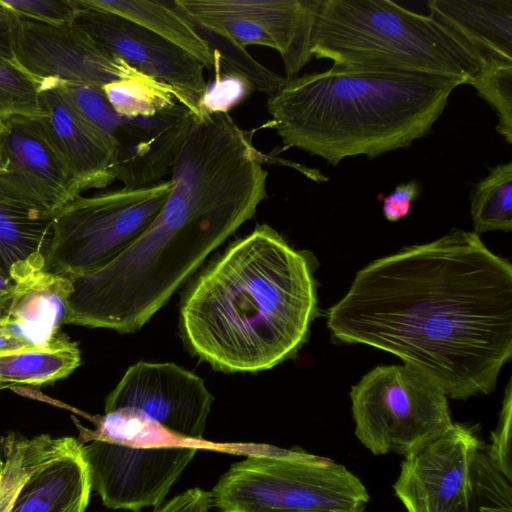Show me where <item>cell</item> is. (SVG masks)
Masks as SVG:
<instances>
[{"label":"cell","instance_id":"d6986e66","mask_svg":"<svg viewBox=\"0 0 512 512\" xmlns=\"http://www.w3.org/2000/svg\"><path fill=\"white\" fill-rule=\"evenodd\" d=\"M54 217L41 216L0 191V274L22 284L43 271L53 239Z\"/></svg>","mask_w":512,"mask_h":512},{"label":"cell","instance_id":"2e32d148","mask_svg":"<svg viewBox=\"0 0 512 512\" xmlns=\"http://www.w3.org/2000/svg\"><path fill=\"white\" fill-rule=\"evenodd\" d=\"M45 120L64 153L81 192L116 180L114 139L85 118L58 86H40Z\"/></svg>","mask_w":512,"mask_h":512},{"label":"cell","instance_id":"5bb4252c","mask_svg":"<svg viewBox=\"0 0 512 512\" xmlns=\"http://www.w3.org/2000/svg\"><path fill=\"white\" fill-rule=\"evenodd\" d=\"M73 24L98 46L139 72L181 92L197 109L206 88L204 66L156 33L117 14L77 0ZM199 113V112H198Z\"/></svg>","mask_w":512,"mask_h":512},{"label":"cell","instance_id":"30bf717a","mask_svg":"<svg viewBox=\"0 0 512 512\" xmlns=\"http://www.w3.org/2000/svg\"><path fill=\"white\" fill-rule=\"evenodd\" d=\"M0 191L48 217L81 194L45 117L0 119Z\"/></svg>","mask_w":512,"mask_h":512},{"label":"cell","instance_id":"7c38bea8","mask_svg":"<svg viewBox=\"0 0 512 512\" xmlns=\"http://www.w3.org/2000/svg\"><path fill=\"white\" fill-rule=\"evenodd\" d=\"M197 450L193 447L142 448L104 441L82 445L91 487L104 505L135 512L160 506Z\"/></svg>","mask_w":512,"mask_h":512},{"label":"cell","instance_id":"ab89813d","mask_svg":"<svg viewBox=\"0 0 512 512\" xmlns=\"http://www.w3.org/2000/svg\"><path fill=\"white\" fill-rule=\"evenodd\" d=\"M3 467H4V461H3L2 455L0 453V477H1V474H2V471H3Z\"/></svg>","mask_w":512,"mask_h":512},{"label":"cell","instance_id":"4316f807","mask_svg":"<svg viewBox=\"0 0 512 512\" xmlns=\"http://www.w3.org/2000/svg\"><path fill=\"white\" fill-rule=\"evenodd\" d=\"M449 512H512V486L490 461L485 447L472 466L470 488Z\"/></svg>","mask_w":512,"mask_h":512},{"label":"cell","instance_id":"3957f363","mask_svg":"<svg viewBox=\"0 0 512 512\" xmlns=\"http://www.w3.org/2000/svg\"><path fill=\"white\" fill-rule=\"evenodd\" d=\"M315 259L258 225L188 290L181 327L189 349L223 372H260L294 357L319 314Z\"/></svg>","mask_w":512,"mask_h":512},{"label":"cell","instance_id":"ba28073f","mask_svg":"<svg viewBox=\"0 0 512 512\" xmlns=\"http://www.w3.org/2000/svg\"><path fill=\"white\" fill-rule=\"evenodd\" d=\"M357 439L374 455L404 457L453 424L448 397L406 365L377 366L351 388Z\"/></svg>","mask_w":512,"mask_h":512},{"label":"cell","instance_id":"e0dca14e","mask_svg":"<svg viewBox=\"0 0 512 512\" xmlns=\"http://www.w3.org/2000/svg\"><path fill=\"white\" fill-rule=\"evenodd\" d=\"M92 487L77 439L37 467L21 487L11 512H85Z\"/></svg>","mask_w":512,"mask_h":512},{"label":"cell","instance_id":"603a6c76","mask_svg":"<svg viewBox=\"0 0 512 512\" xmlns=\"http://www.w3.org/2000/svg\"><path fill=\"white\" fill-rule=\"evenodd\" d=\"M72 291L70 279L40 271L17 285L5 315L39 328L51 337L65 322L67 302Z\"/></svg>","mask_w":512,"mask_h":512},{"label":"cell","instance_id":"e575fe53","mask_svg":"<svg viewBox=\"0 0 512 512\" xmlns=\"http://www.w3.org/2000/svg\"><path fill=\"white\" fill-rule=\"evenodd\" d=\"M420 193V185L416 181L399 184L395 190L383 198V214L388 221L396 222L406 217L412 202Z\"/></svg>","mask_w":512,"mask_h":512},{"label":"cell","instance_id":"44dd1931","mask_svg":"<svg viewBox=\"0 0 512 512\" xmlns=\"http://www.w3.org/2000/svg\"><path fill=\"white\" fill-rule=\"evenodd\" d=\"M80 363L78 343L58 333L46 344L1 353L0 390L53 383L70 375Z\"/></svg>","mask_w":512,"mask_h":512},{"label":"cell","instance_id":"9c48e42d","mask_svg":"<svg viewBox=\"0 0 512 512\" xmlns=\"http://www.w3.org/2000/svg\"><path fill=\"white\" fill-rule=\"evenodd\" d=\"M322 0H174L188 19L242 47L276 50L286 79L313 58L312 34Z\"/></svg>","mask_w":512,"mask_h":512},{"label":"cell","instance_id":"cb8c5ba5","mask_svg":"<svg viewBox=\"0 0 512 512\" xmlns=\"http://www.w3.org/2000/svg\"><path fill=\"white\" fill-rule=\"evenodd\" d=\"M67 438H53L48 434L27 438L15 432L0 436V447L5 458L0 477V512H11L28 477L60 451Z\"/></svg>","mask_w":512,"mask_h":512},{"label":"cell","instance_id":"9a60e30c","mask_svg":"<svg viewBox=\"0 0 512 512\" xmlns=\"http://www.w3.org/2000/svg\"><path fill=\"white\" fill-rule=\"evenodd\" d=\"M483 448L472 426L453 423L404 457L393 485L396 497L407 512H449L466 496L474 460Z\"/></svg>","mask_w":512,"mask_h":512},{"label":"cell","instance_id":"5b68a950","mask_svg":"<svg viewBox=\"0 0 512 512\" xmlns=\"http://www.w3.org/2000/svg\"><path fill=\"white\" fill-rule=\"evenodd\" d=\"M311 53L337 71L430 74L465 84L485 65L450 28L389 0H322Z\"/></svg>","mask_w":512,"mask_h":512},{"label":"cell","instance_id":"7402d4cb","mask_svg":"<svg viewBox=\"0 0 512 512\" xmlns=\"http://www.w3.org/2000/svg\"><path fill=\"white\" fill-rule=\"evenodd\" d=\"M95 429L77 424L80 444L104 441L142 448L193 447L233 453L232 444H215L205 440L180 437L160 424L132 410H117L95 417Z\"/></svg>","mask_w":512,"mask_h":512},{"label":"cell","instance_id":"4dcf8cb0","mask_svg":"<svg viewBox=\"0 0 512 512\" xmlns=\"http://www.w3.org/2000/svg\"><path fill=\"white\" fill-rule=\"evenodd\" d=\"M213 80L206 85L197 102L200 117L228 114V111L243 101L254 88L242 74L228 69L213 59Z\"/></svg>","mask_w":512,"mask_h":512},{"label":"cell","instance_id":"52a82bcc","mask_svg":"<svg viewBox=\"0 0 512 512\" xmlns=\"http://www.w3.org/2000/svg\"><path fill=\"white\" fill-rule=\"evenodd\" d=\"M171 181L79 195L54 216L43 271L68 279L101 270L127 251L152 225Z\"/></svg>","mask_w":512,"mask_h":512},{"label":"cell","instance_id":"4fadbf2b","mask_svg":"<svg viewBox=\"0 0 512 512\" xmlns=\"http://www.w3.org/2000/svg\"><path fill=\"white\" fill-rule=\"evenodd\" d=\"M212 402L198 375L175 363L139 361L108 395L105 413L132 410L180 437L201 441Z\"/></svg>","mask_w":512,"mask_h":512},{"label":"cell","instance_id":"ac0fdd59","mask_svg":"<svg viewBox=\"0 0 512 512\" xmlns=\"http://www.w3.org/2000/svg\"><path fill=\"white\" fill-rule=\"evenodd\" d=\"M429 14L482 58L512 63V0H429Z\"/></svg>","mask_w":512,"mask_h":512},{"label":"cell","instance_id":"8992f818","mask_svg":"<svg viewBox=\"0 0 512 512\" xmlns=\"http://www.w3.org/2000/svg\"><path fill=\"white\" fill-rule=\"evenodd\" d=\"M210 494L219 512L348 510L370 500L362 481L344 465L277 447L232 464Z\"/></svg>","mask_w":512,"mask_h":512},{"label":"cell","instance_id":"836d02e7","mask_svg":"<svg viewBox=\"0 0 512 512\" xmlns=\"http://www.w3.org/2000/svg\"><path fill=\"white\" fill-rule=\"evenodd\" d=\"M54 337L10 315L0 316V354L46 344Z\"/></svg>","mask_w":512,"mask_h":512},{"label":"cell","instance_id":"484cf974","mask_svg":"<svg viewBox=\"0 0 512 512\" xmlns=\"http://www.w3.org/2000/svg\"><path fill=\"white\" fill-rule=\"evenodd\" d=\"M474 233L512 230V162L489 169L471 194Z\"/></svg>","mask_w":512,"mask_h":512},{"label":"cell","instance_id":"83f0119b","mask_svg":"<svg viewBox=\"0 0 512 512\" xmlns=\"http://www.w3.org/2000/svg\"><path fill=\"white\" fill-rule=\"evenodd\" d=\"M193 25L208 44L213 59L228 69L244 75L251 82L254 91L264 93L269 97L276 93L286 81L285 77L269 70L255 60L245 47L195 23Z\"/></svg>","mask_w":512,"mask_h":512},{"label":"cell","instance_id":"8fae6325","mask_svg":"<svg viewBox=\"0 0 512 512\" xmlns=\"http://www.w3.org/2000/svg\"><path fill=\"white\" fill-rule=\"evenodd\" d=\"M9 30L13 63L39 87L79 85L102 89L139 72L98 46L73 23L52 25L10 12Z\"/></svg>","mask_w":512,"mask_h":512},{"label":"cell","instance_id":"d6a6232c","mask_svg":"<svg viewBox=\"0 0 512 512\" xmlns=\"http://www.w3.org/2000/svg\"><path fill=\"white\" fill-rule=\"evenodd\" d=\"M512 388L508 382L503 405L496 429L492 431L491 443L485 451L495 466L509 481H512L511 428H512Z\"/></svg>","mask_w":512,"mask_h":512},{"label":"cell","instance_id":"7a4b0ae2","mask_svg":"<svg viewBox=\"0 0 512 512\" xmlns=\"http://www.w3.org/2000/svg\"><path fill=\"white\" fill-rule=\"evenodd\" d=\"M170 173L146 232L106 267L70 279L64 324L139 330L267 197L260 154L229 114L195 119Z\"/></svg>","mask_w":512,"mask_h":512},{"label":"cell","instance_id":"d590c367","mask_svg":"<svg viewBox=\"0 0 512 512\" xmlns=\"http://www.w3.org/2000/svg\"><path fill=\"white\" fill-rule=\"evenodd\" d=\"M211 494L200 488H192L178 494L153 512H210Z\"/></svg>","mask_w":512,"mask_h":512},{"label":"cell","instance_id":"8d00e7d4","mask_svg":"<svg viewBox=\"0 0 512 512\" xmlns=\"http://www.w3.org/2000/svg\"><path fill=\"white\" fill-rule=\"evenodd\" d=\"M16 289L17 285L15 283L4 278L0 274V316L5 315L6 310L16 293Z\"/></svg>","mask_w":512,"mask_h":512},{"label":"cell","instance_id":"d4e9b609","mask_svg":"<svg viewBox=\"0 0 512 512\" xmlns=\"http://www.w3.org/2000/svg\"><path fill=\"white\" fill-rule=\"evenodd\" d=\"M102 90L121 116L152 117L180 103L196 119L201 118L196 107L181 92L141 72L107 84Z\"/></svg>","mask_w":512,"mask_h":512},{"label":"cell","instance_id":"f35d334b","mask_svg":"<svg viewBox=\"0 0 512 512\" xmlns=\"http://www.w3.org/2000/svg\"><path fill=\"white\" fill-rule=\"evenodd\" d=\"M366 505H359L355 508L348 510H307V511H293V512H364Z\"/></svg>","mask_w":512,"mask_h":512},{"label":"cell","instance_id":"6da1fadb","mask_svg":"<svg viewBox=\"0 0 512 512\" xmlns=\"http://www.w3.org/2000/svg\"><path fill=\"white\" fill-rule=\"evenodd\" d=\"M326 318L336 341L397 356L448 398L490 394L512 356V265L454 228L359 270Z\"/></svg>","mask_w":512,"mask_h":512},{"label":"cell","instance_id":"1f68e13d","mask_svg":"<svg viewBox=\"0 0 512 512\" xmlns=\"http://www.w3.org/2000/svg\"><path fill=\"white\" fill-rule=\"evenodd\" d=\"M11 13L36 21L66 25L74 21L77 0H0Z\"/></svg>","mask_w":512,"mask_h":512},{"label":"cell","instance_id":"ffe728a7","mask_svg":"<svg viewBox=\"0 0 512 512\" xmlns=\"http://www.w3.org/2000/svg\"><path fill=\"white\" fill-rule=\"evenodd\" d=\"M84 2L143 26L192 55L208 70L212 69L213 57L208 44L173 1L167 3L149 0H84Z\"/></svg>","mask_w":512,"mask_h":512},{"label":"cell","instance_id":"74e56055","mask_svg":"<svg viewBox=\"0 0 512 512\" xmlns=\"http://www.w3.org/2000/svg\"><path fill=\"white\" fill-rule=\"evenodd\" d=\"M0 59L13 60L9 25L0 30Z\"/></svg>","mask_w":512,"mask_h":512},{"label":"cell","instance_id":"277c9868","mask_svg":"<svg viewBox=\"0 0 512 512\" xmlns=\"http://www.w3.org/2000/svg\"><path fill=\"white\" fill-rule=\"evenodd\" d=\"M463 80L420 73L337 71L286 79L267 110L286 147L336 166L373 159L425 137Z\"/></svg>","mask_w":512,"mask_h":512},{"label":"cell","instance_id":"f1b7e54d","mask_svg":"<svg viewBox=\"0 0 512 512\" xmlns=\"http://www.w3.org/2000/svg\"><path fill=\"white\" fill-rule=\"evenodd\" d=\"M45 117L39 84L16 66L0 59V119Z\"/></svg>","mask_w":512,"mask_h":512},{"label":"cell","instance_id":"f546056e","mask_svg":"<svg viewBox=\"0 0 512 512\" xmlns=\"http://www.w3.org/2000/svg\"><path fill=\"white\" fill-rule=\"evenodd\" d=\"M469 84L495 110L498 117L496 130L508 144H512V63H488Z\"/></svg>","mask_w":512,"mask_h":512}]
</instances>
